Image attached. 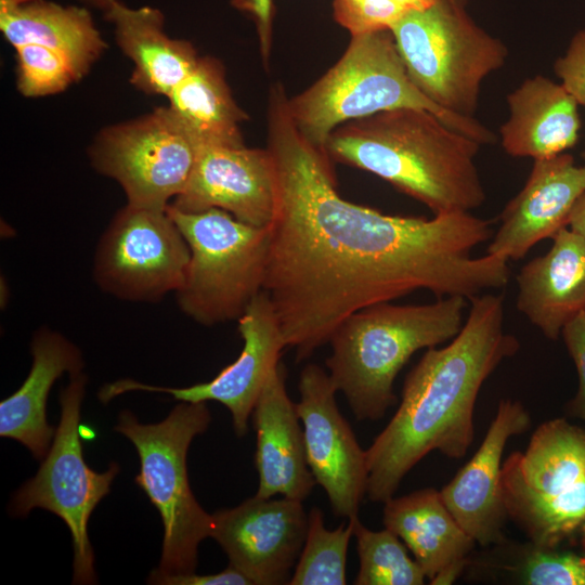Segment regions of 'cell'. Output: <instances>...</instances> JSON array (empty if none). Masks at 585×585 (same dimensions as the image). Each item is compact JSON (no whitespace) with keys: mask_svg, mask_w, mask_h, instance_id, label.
Wrapping results in <instances>:
<instances>
[{"mask_svg":"<svg viewBox=\"0 0 585 585\" xmlns=\"http://www.w3.org/2000/svg\"><path fill=\"white\" fill-rule=\"evenodd\" d=\"M147 583L158 585H252L243 572L231 564L216 574L206 575H198L195 572L157 575L151 572Z\"/></svg>","mask_w":585,"mask_h":585,"instance_id":"34","label":"cell"},{"mask_svg":"<svg viewBox=\"0 0 585 585\" xmlns=\"http://www.w3.org/2000/svg\"><path fill=\"white\" fill-rule=\"evenodd\" d=\"M32 363L22 386L0 403V435L18 441L42 460L55 428L47 420V402L53 384L63 374L83 372L81 350L61 333L39 327L30 341Z\"/></svg>","mask_w":585,"mask_h":585,"instance_id":"22","label":"cell"},{"mask_svg":"<svg viewBox=\"0 0 585 585\" xmlns=\"http://www.w3.org/2000/svg\"><path fill=\"white\" fill-rule=\"evenodd\" d=\"M554 70L578 105L585 106V27L572 37L566 53L555 62Z\"/></svg>","mask_w":585,"mask_h":585,"instance_id":"32","label":"cell"},{"mask_svg":"<svg viewBox=\"0 0 585 585\" xmlns=\"http://www.w3.org/2000/svg\"><path fill=\"white\" fill-rule=\"evenodd\" d=\"M200 147L168 106L104 129L89 154L98 172L118 182L128 204L167 208L185 190Z\"/></svg>","mask_w":585,"mask_h":585,"instance_id":"12","label":"cell"},{"mask_svg":"<svg viewBox=\"0 0 585 585\" xmlns=\"http://www.w3.org/2000/svg\"><path fill=\"white\" fill-rule=\"evenodd\" d=\"M168 212L190 247L182 286L174 292L181 312L204 326L237 321L264 288L270 227L253 226L211 208Z\"/></svg>","mask_w":585,"mask_h":585,"instance_id":"8","label":"cell"},{"mask_svg":"<svg viewBox=\"0 0 585 585\" xmlns=\"http://www.w3.org/2000/svg\"><path fill=\"white\" fill-rule=\"evenodd\" d=\"M268 117L277 203L263 290L298 362L368 306L419 289L472 299L508 284V260L472 256L493 235L489 220L394 216L348 202L330 158L296 128L281 86L271 91Z\"/></svg>","mask_w":585,"mask_h":585,"instance_id":"1","label":"cell"},{"mask_svg":"<svg viewBox=\"0 0 585 585\" xmlns=\"http://www.w3.org/2000/svg\"><path fill=\"white\" fill-rule=\"evenodd\" d=\"M390 31L416 88L439 107L466 117L477 110L482 81L508 56L503 41L454 0L411 11Z\"/></svg>","mask_w":585,"mask_h":585,"instance_id":"9","label":"cell"},{"mask_svg":"<svg viewBox=\"0 0 585 585\" xmlns=\"http://www.w3.org/2000/svg\"><path fill=\"white\" fill-rule=\"evenodd\" d=\"M297 413L303 426L308 466L335 515L356 517L367 489V457L339 412L330 376L307 364L299 376Z\"/></svg>","mask_w":585,"mask_h":585,"instance_id":"14","label":"cell"},{"mask_svg":"<svg viewBox=\"0 0 585 585\" xmlns=\"http://www.w3.org/2000/svg\"><path fill=\"white\" fill-rule=\"evenodd\" d=\"M568 227L585 240V191L573 206Z\"/></svg>","mask_w":585,"mask_h":585,"instance_id":"36","label":"cell"},{"mask_svg":"<svg viewBox=\"0 0 585 585\" xmlns=\"http://www.w3.org/2000/svg\"><path fill=\"white\" fill-rule=\"evenodd\" d=\"M507 516L544 547L559 548L585 533V430L566 418L540 425L523 452L503 463Z\"/></svg>","mask_w":585,"mask_h":585,"instance_id":"7","label":"cell"},{"mask_svg":"<svg viewBox=\"0 0 585 585\" xmlns=\"http://www.w3.org/2000/svg\"><path fill=\"white\" fill-rule=\"evenodd\" d=\"M104 14L114 25L117 44L134 65L131 82L140 90L168 96L196 67L195 49L165 32L159 10L131 9L117 0Z\"/></svg>","mask_w":585,"mask_h":585,"instance_id":"24","label":"cell"},{"mask_svg":"<svg viewBox=\"0 0 585 585\" xmlns=\"http://www.w3.org/2000/svg\"><path fill=\"white\" fill-rule=\"evenodd\" d=\"M496 571L517 584L585 585V554L536 545H517L511 556L498 560Z\"/></svg>","mask_w":585,"mask_h":585,"instance_id":"29","label":"cell"},{"mask_svg":"<svg viewBox=\"0 0 585 585\" xmlns=\"http://www.w3.org/2000/svg\"><path fill=\"white\" fill-rule=\"evenodd\" d=\"M500 143L512 157L548 158L572 148L581 130L578 103L561 83L542 75L525 79L507 96Z\"/></svg>","mask_w":585,"mask_h":585,"instance_id":"23","label":"cell"},{"mask_svg":"<svg viewBox=\"0 0 585 585\" xmlns=\"http://www.w3.org/2000/svg\"><path fill=\"white\" fill-rule=\"evenodd\" d=\"M454 1L466 6L468 0H454Z\"/></svg>","mask_w":585,"mask_h":585,"instance_id":"39","label":"cell"},{"mask_svg":"<svg viewBox=\"0 0 585 585\" xmlns=\"http://www.w3.org/2000/svg\"><path fill=\"white\" fill-rule=\"evenodd\" d=\"M86 385L83 372L69 375L68 385L61 390V418L52 444L37 473L15 492L10 503L15 517L42 508L64 521L73 542V583L80 585L96 583L88 521L119 472L117 463L103 472L86 464L79 432Z\"/></svg>","mask_w":585,"mask_h":585,"instance_id":"10","label":"cell"},{"mask_svg":"<svg viewBox=\"0 0 585 585\" xmlns=\"http://www.w3.org/2000/svg\"><path fill=\"white\" fill-rule=\"evenodd\" d=\"M582 156H583V158L585 159V151L583 152V155H582Z\"/></svg>","mask_w":585,"mask_h":585,"instance_id":"40","label":"cell"},{"mask_svg":"<svg viewBox=\"0 0 585 585\" xmlns=\"http://www.w3.org/2000/svg\"><path fill=\"white\" fill-rule=\"evenodd\" d=\"M356 517L335 530L325 528L323 512L313 507L308 515L303 547L290 577V585H344L350 540Z\"/></svg>","mask_w":585,"mask_h":585,"instance_id":"27","label":"cell"},{"mask_svg":"<svg viewBox=\"0 0 585 585\" xmlns=\"http://www.w3.org/2000/svg\"><path fill=\"white\" fill-rule=\"evenodd\" d=\"M561 337L577 374V391L568 403V413L585 421V313H580L562 329Z\"/></svg>","mask_w":585,"mask_h":585,"instance_id":"33","label":"cell"},{"mask_svg":"<svg viewBox=\"0 0 585 585\" xmlns=\"http://www.w3.org/2000/svg\"><path fill=\"white\" fill-rule=\"evenodd\" d=\"M307 530L301 500L255 495L214 512L210 537L252 585H278L289 584Z\"/></svg>","mask_w":585,"mask_h":585,"instance_id":"15","label":"cell"},{"mask_svg":"<svg viewBox=\"0 0 585 585\" xmlns=\"http://www.w3.org/2000/svg\"><path fill=\"white\" fill-rule=\"evenodd\" d=\"M237 10L249 15L256 24L263 57L269 56L274 17L273 0H231Z\"/></svg>","mask_w":585,"mask_h":585,"instance_id":"35","label":"cell"},{"mask_svg":"<svg viewBox=\"0 0 585 585\" xmlns=\"http://www.w3.org/2000/svg\"><path fill=\"white\" fill-rule=\"evenodd\" d=\"M382 522L412 551L433 585H448L467 569L477 543L439 491L427 487L385 503Z\"/></svg>","mask_w":585,"mask_h":585,"instance_id":"21","label":"cell"},{"mask_svg":"<svg viewBox=\"0 0 585 585\" xmlns=\"http://www.w3.org/2000/svg\"><path fill=\"white\" fill-rule=\"evenodd\" d=\"M335 21L351 36L390 30L405 14L391 0H334Z\"/></svg>","mask_w":585,"mask_h":585,"instance_id":"31","label":"cell"},{"mask_svg":"<svg viewBox=\"0 0 585 585\" xmlns=\"http://www.w3.org/2000/svg\"><path fill=\"white\" fill-rule=\"evenodd\" d=\"M398 108L428 110L481 145L496 141L495 134L476 118L439 107L416 88L390 30L352 36L343 55L324 76L287 99L296 128L322 151L337 127Z\"/></svg>","mask_w":585,"mask_h":585,"instance_id":"5","label":"cell"},{"mask_svg":"<svg viewBox=\"0 0 585 585\" xmlns=\"http://www.w3.org/2000/svg\"><path fill=\"white\" fill-rule=\"evenodd\" d=\"M17 88L28 98L64 91L83 75L72 56L63 50L28 43L15 47Z\"/></svg>","mask_w":585,"mask_h":585,"instance_id":"30","label":"cell"},{"mask_svg":"<svg viewBox=\"0 0 585 585\" xmlns=\"http://www.w3.org/2000/svg\"><path fill=\"white\" fill-rule=\"evenodd\" d=\"M581 546L585 552V533L580 538Z\"/></svg>","mask_w":585,"mask_h":585,"instance_id":"38","label":"cell"},{"mask_svg":"<svg viewBox=\"0 0 585 585\" xmlns=\"http://www.w3.org/2000/svg\"><path fill=\"white\" fill-rule=\"evenodd\" d=\"M277 203L271 152L243 146H203L185 190L170 204L186 212L218 208L237 220L270 226Z\"/></svg>","mask_w":585,"mask_h":585,"instance_id":"16","label":"cell"},{"mask_svg":"<svg viewBox=\"0 0 585 585\" xmlns=\"http://www.w3.org/2000/svg\"><path fill=\"white\" fill-rule=\"evenodd\" d=\"M211 421L207 402H180L156 424H142L130 411L119 414L115 431L128 438L140 458L134 482L157 508L164 524L157 575L195 572L198 546L210 537L212 515L199 505L188 482L186 457L193 439Z\"/></svg>","mask_w":585,"mask_h":585,"instance_id":"6","label":"cell"},{"mask_svg":"<svg viewBox=\"0 0 585 585\" xmlns=\"http://www.w3.org/2000/svg\"><path fill=\"white\" fill-rule=\"evenodd\" d=\"M188 261L187 242L167 208L127 203L98 242L92 275L117 299L153 303L182 286Z\"/></svg>","mask_w":585,"mask_h":585,"instance_id":"11","label":"cell"},{"mask_svg":"<svg viewBox=\"0 0 585 585\" xmlns=\"http://www.w3.org/2000/svg\"><path fill=\"white\" fill-rule=\"evenodd\" d=\"M167 98L170 109L202 147L244 145L239 125L247 115L235 103L216 58L199 57Z\"/></svg>","mask_w":585,"mask_h":585,"instance_id":"26","label":"cell"},{"mask_svg":"<svg viewBox=\"0 0 585 585\" xmlns=\"http://www.w3.org/2000/svg\"><path fill=\"white\" fill-rule=\"evenodd\" d=\"M354 536L359 556L356 585H421L424 570L391 530L373 531L356 518Z\"/></svg>","mask_w":585,"mask_h":585,"instance_id":"28","label":"cell"},{"mask_svg":"<svg viewBox=\"0 0 585 585\" xmlns=\"http://www.w3.org/2000/svg\"><path fill=\"white\" fill-rule=\"evenodd\" d=\"M584 313H585V310H584Z\"/></svg>","mask_w":585,"mask_h":585,"instance_id":"41","label":"cell"},{"mask_svg":"<svg viewBox=\"0 0 585 585\" xmlns=\"http://www.w3.org/2000/svg\"><path fill=\"white\" fill-rule=\"evenodd\" d=\"M549 250L526 262L516 276V306L547 339L585 310V240L568 226Z\"/></svg>","mask_w":585,"mask_h":585,"instance_id":"20","label":"cell"},{"mask_svg":"<svg viewBox=\"0 0 585 585\" xmlns=\"http://www.w3.org/2000/svg\"><path fill=\"white\" fill-rule=\"evenodd\" d=\"M585 191V166L568 153L535 159L521 191L499 214L486 253L519 260L537 243L568 226L574 204Z\"/></svg>","mask_w":585,"mask_h":585,"instance_id":"18","label":"cell"},{"mask_svg":"<svg viewBox=\"0 0 585 585\" xmlns=\"http://www.w3.org/2000/svg\"><path fill=\"white\" fill-rule=\"evenodd\" d=\"M90 4L94 5L95 8H99L103 10V12H106L117 0H86Z\"/></svg>","mask_w":585,"mask_h":585,"instance_id":"37","label":"cell"},{"mask_svg":"<svg viewBox=\"0 0 585 585\" xmlns=\"http://www.w3.org/2000/svg\"><path fill=\"white\" fill-rule=\"evenodd\" d=\"M480 146L428 110L398 108L337 127L324 152L443 214L471 212L485 202L476 165Z\"/></svg>","mask_w":585,"mask_h":585,"instance_id":"3","label":"cell"},{"mask_svg":"<svg viewBox=\"0 0 585 585\" xmlns=\"http://www.w3.org/2000/svg\"><path fill=\"white\" fill-rule=\"evenodd\" d=\"M283 362L270 374L252 411L257 435L255 463L259 477L256 495L303 500L315 482L308 466L303 430L296 403L286 389Z\"/></svg>","mask_w":585,"mask_h":585,"instance_id":"19","label":"cell"},{"mask_svg":"<svg viewBox=\"0 0 585 585\" xmlns=\"http://www.w3.org/2000/svg\"><path fill=\"white\" fill-rule=\"evenodd\" d=\"M460 332L429 348L407 374L400 405L366 450V495L374 503L394 496L404 477L427 454L459 459L474 435L473 413L485 380L520 349L505 329V299L473 297Z\"/></svg>","mask_w":585,"mask_h":585,"instance_id":"2","label":"cell"},{"mask_svg":"<svg viewBox=\"0 0 585 585\" xmlns=\"http://www.w3.org/2000/svg\"><path fill=\"white\" fill-rule=\"evenodd\" d=\"M468 299L425 304L380 302L363 308L333 333L326 367L358 420H377L395 404L393 384L414 353L452 340L463 328Z\"/></svg>","mask_w":585,"mask_h":585,"instance_id":"4","label":"cell"},{"mask_svg":"<svg viewBox=\"0 0 585 585\" xmlns=\"http://www.w3.org/2000/svg\"><path fill=\"white\" fill-rule=\"evenodd\" d=\"M244 341L238 358L213 379L190 387L173 388L119 379L106 384L98 393L102 403L129 391L158 392L182 402L217 401L231 413L238 437L246 434L255 404L272 370L281 362L286 341L269 295L261 291L237 320Z\"/></svg>","mask_w":585,"mask_h":585,"instance_id":"13","label":"cell"},{"mask_svg":"<svg viewBox=\"0 0 585 585\" xmlns=\"http://www.w3.org/2000/svg\"><path fill=\"white\" fill-rule=\"evenodd\" d=\"M530 426V413L520 401L500 400L479 448L440 491L451 514L480 546L505 542L508 516L502 490L503 453L508 440Z\"/></svg>","mask_w":585,"mask_h":585,"instance_id":"17","label":"cell"},{"mask_svg":"<svg viewBox=\"0 0 585 585\" xmlns=\"http://www.w3.org/2000/svg\"><path fill=\"white\" fill-rule=\"evenodd\" d=\"M0 29L14 48L35 43L65 51L83 76L106 49L88 10L48 0H0Z\"/></svg>","mask_w":585,"mask_h":585,"instance_id":"25","label":"cell"}]
</instances>
